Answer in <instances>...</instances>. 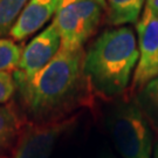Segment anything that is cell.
Returning a JSON list of instances; mask_svg holds the SVG:
<instances>
[{"label":"cell","mask_w":158,"mask_h":158,"mask_svg":"<svg viewBox=\"0 0 158 158\" xmlns=\"http://www.w3.org/2000/svg\"><path fill=\"white\" fill-rule=\"evenodd\" d=\"M83 61V49L60 51L32 80L15 82L29 122L51 123L69 118L68 114L85 103L90 89Z\"/></svg>","instance_id":"1"},{"label":"cell","mask_w":158,"mask_h":158,"mask_svg":"<svg viewBox=\"0 0 158 158\" xmlns=\"http://www.w3.org/2000/svg\"><path fill=\"white\" fill-rule=\"evenodd\" d=\"M138 47L129 26L108 29L85 53L83 72L91 93L104 98L123 95L138 62Z\"/></svg>","instance_id":"2"},{"label":"cell","mask_w":158,"mask_h":158,"mask_svg":"<svg viewBox=\"0 0 158 158\" xmlns=\"http://www.w3.org/2000/svg\"><path fill=\"white\" fill-rule=\"evenodd\" d=\"M107 124L123 158H152L153 130L136 101L118 102L111 108Z\"/></svg>","instance_id":"3"},{"label":"cell","mask_w":158,"mask_h":158,"mask_svg":"<svg viewBox=\"0 0 158 158\" xmlns=\"http://www.w3.org/2000/svg\"><path fill=\"white\" fill-rule=\"evenodd\" d=\"M103 11L94 0H62L53 19L61 36L60 51L83 49L101 21Z\"/></svg>","instance_id":"4"},{"label":"cell","mask_w":158,"mask_h":158,"mask_svg":"<svg viewBox=\"0 0 158 158\" xmlns=\"http://www.w3.org/2000/svg\"><path fill=\"white\" fill-rule=\"evenodd\" d=\"M136 32L139 57L131 90L137 94L158 76V15L147 6L136 23Z\"/></svg>","instance_id":"5"},{"label":"cell","mask_w":158,"mask_h":158,"mask_svg":"<svg viewBox=\"0 0 158 158\" xmlns=\"http://www.w3.org/2000/svg\"><path fill=\"white\" fill-rule=\"evenodd\" d=\"M75 117L51 123H25L10 158H51L52 153Z\"/></svg>","instance_id":"6"},{"label":"cell","mask_w":158,"mask_h":158,"mask_svg":"<svg viewBox=\"0 0 158 158\" xmlns=\"http://www.w3.org/2000/svg\"><path fill=\"white\" fill-rule=\"evenodd\" d=\"M60 49L61 36L55 23H52L23 49L18 69L13 74L14 81L32 80L56 56Z\"/></svg>","instance_id":"7"},{"label":"cell","mask_w":158,"mask_h":158,"mask_svg":"<svg viewBox=\"0 0 158 158\" xmlns=\"http://www.w3.org/2000/svg\"><path fill=\"white\" fill-rule=\"evenodd\" d=\"M62 0H29L25 6L11 35L14 41H23L42 28L53 17H55Z\"/></svg>","instance_id":"8"},{"label":"cell","mask_w":158,"mask_h":158,"mask_svg":"<svg viewBox=\"0 0 158 158\" xmlns=\"http://www.w3.org/2000/svg\"><path fill=\"white\" fill-rule=\"evenodd\" d=\"M23 127L21 119L11 104L0 107V156L11 155Z\"/></svg>","instance_id":"9"},{"label":"cell","mask_w":158,"mask_h":158,"mask_svg":"<svg viewBox=\"0 0 158 158\" xmlns=\"http://www.w3.org/2000/svg\"><path fill=\"white\" fill-rule=\"evenodd\" d=\"M109 21L115 26L137 23L145 0H106Z\"/></svg>","instance_id":"10"},{"label":"cell","mask_w":158,"mask_h":158,"mask_svg":"<svg viewBox=\"0 0 158 158\" xmlns=\"http://www.w3.org/2000/svg\"><path fill=\"white\" fill-rule=\"evenodd\" d=\"M135 101L151 125L158 130V76L136 94Z\"/></svg>","instance_id":"11"},{"label":"cell","mask_w":158,"mask_h":158,"mask_svg":"<svg viewBox=\"0 0 158 158\" xmlns=\"http://www.w3.org/2000/svg\"><path fill=\"white\" fill-rule=\"evenodd\" d=\"M29 0H0V38L10 35Z\"/></svg>","instance_id":"12"},{"label":"cell","mask_w":158,"mask_h":158,"mask_svg":"<svg viewBox=\"0 0 158 158\" xmlns=\"http://www.w3.org/2000/svg\"><path fill=\"white\" fill-rule=\"evenodd\" d=\"M23 49L15 41L0 38V73H11L18 69Z\"/></svg>","instance_id":"13"},{"label":"cell","mask_w":158,"mask_h":158,"mask_svg":"<svg viewBox=\"0 0 158 158\" xmlns=\"http://www.w3.org/2000/svg\"><path fill=\"white\" fill-rule=\"evenodd\" d=\"M17 90L14 77L11 73H0V107L5 106Z\"/></svg>","instance_id":"14"},{"label":"cell","mask_w":158,"mask_h":158,"mask_svg":"<svg viewBox=\"0 0 158 158\" xmlns=\"http://www.w3.org/2000/svg\"><path fill=\"white\" fill-rule=\"evenodd\" d=\"M147 7L158 15V0H147Z\"/></svg>","instance_id":"15"},{"label":"cell","mask_w":158,"mask_h":158,"mask_svg":"<svg viewBox=\"0 0 158 158\" xmlns=\"http://www.w3.org/2000/svg\"><path fill=\"white\" fill-rule=\"evenodd\" d=\"M94 1L97 2L103 10H107V1H106V0H94Z\"/></svg>","instance_id":"16"},{"label":"cell","mask_w":158,"mask_h":158,"mask_svg":"<svg viewBox=\"0 0 158 158\" xmlns=\"http://www.w3.org/2000/svg\"><path fill=\"white\" fill-rule=\"evenodd\" d=\"M152 158H158V141L156 142V144H155V147H153Z\"/></svg>","instance_id":"17"}]
</instances>
